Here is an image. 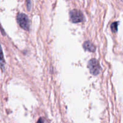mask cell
Wrapping results in <instances>:
<instances>
[{
  "mask_svg": "<svg viewBox=\"0 0 123 123\" xmlns=\"http://www.w3.org/2000/svg\"><path fill=\"white\" fill-rule=\"evenodd\" d=\"M17 21L19 26L24 30L28 31L30 30V20L26 14L22 13H18L17 15Z\"/></svg>",
  "mask_w": 123,
  "mask_h": 123,
  "instance_id": "obj_1",
  "label": "cell"
},
{
  "mask_svg": "<svg viewBox=\"0 0 123 123\" xmlns=\"http://www.w3.org/2000/svg\"><path fill=\"white\" fill-rule=\"evenodd\" d=\"M88 67L90 70V73L93 75H97L100 72L101 67L98 61L96 59H91L88 63Z\"/></svg>",
  "mask_w": 123,
  "mask_h": 123,
  "instance_id": "obj_2",
  "label": "cell"
},
{
  "mask_svg": "<svg viewBox=\"0 0 123 123\" xmlns=\"http://www.w3.org/2000/svg\"><path fill=\"white\" fill-rule=\"evenodd\" d=\"M70 18L73 23L82 22L84 20V15L80 11L74 9L70 12Z\"/></svg>",
  "mask_w": 123,
  "mask_h": 123,
  "instance_id": "obj_3",
  "label": "cell"
},
{
  "mask_svg": "<svg viewBox=\"0 0 123 123\" xmlns=\"http://www.w3.org/2000/svg\"><path fill=\"white\" fill-rule=\"evenodd\" d=\"M83 47H84L85 50L91 52H94L96 50L95 46L90 41H86V42H84V44H83Z\"/></svg>",
  "mask_w": 123,
  "mask_h": 123,
  "instance_id": "obj_4",
  "label": "cell"
},
{
  "mask_svg": "<svg viewBox=\"0 0 123 123\" xmlns=\"http://www.w3.org/2000/svg\"><path fill=\"white\" fill-rule=\"evenodd\" d=\"M118 22H114L111 24V28L112 31L113 32H116L118 30Z\"/></svg>",
  "mask_w": 123,
  "mask_h": 123,
  "instance_id": "obj_5",
  "label": "cell"
},
{
  "mask_svg": "<svg viewBox=\"0 0 123 123\" xmlns=\"http://www.w3.org/2000/svg\"><path fill=\"white\" fill-rule=\"evenodd\" d=\"M27 8L28 11L31 10V2H30V0H27Z\"/></svg>",
  "mask_w": 123,
  "mask_h": 123,
  "instance_id": "obj_6",
  "label": "cell"
},
{
  "mask_svg": "<svg viewBox=\"0 0 123 123\" xmlns=\"http://www.w3.org/2000/svg\"><path fill=\"white\" fill-rule=\"evenodd\" d=\"M44 123V119H43L42 117H40L39 119H38V121H37V123Z\"/></svg>",
  "mask_w": 123,
  "mask_h": 123,
  "instance_id": "obj_7",
  "label": "cell"
},
{
  "mask_svg": "<svg viewBox=\"0 0 123 123\" xmlns=\"http://www.w3.org/2000/svg\"><path fill=\"white\" fill-rule=\"evenodd\" d=\"M3 55H2V51H1V67L2 68V67H3Z\"/></svg>",
  "mask_w": 123,
  "mask_h": 123,
  "instance_id": "obj_8",
  "label": "cell"
}]
</instances>
